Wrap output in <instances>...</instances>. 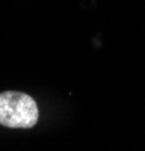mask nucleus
<instances>
[{"label": "nucleus", "mask_w": 145, "mask_h": 151, "mask_svg": "<svg viewBox=\"0 0 145 151\" xmlns=\"http://www.w3.org/2000/svg\"><path fill=\"white\" fill-rule=\"evenodd\" d=\"M39 110L35 100L15 91L0 94V124L9 129H30L38 122Z\"/></svg>", "instance_id": "f257e3e1"}]
</instances>
